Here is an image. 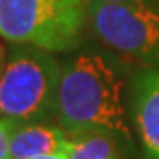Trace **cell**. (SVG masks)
Listing matches in <instances>:
<instances>
[{"mask_svg":"<svg viewBox=\"0 0 159 159\" xmlns=\"http://www.w3.org/2000/svg\"><path fill=\"white\" fill-rule=\"evenodd\" d=\"M122 90V73L104 53H74L60 67L55 120L67 134L94 131L108 134L117 143L131 145Z\"/></svg>","mask_w":159,"mask_h":159,"instance_id":"obj_1","label":"cell"},{"mask_svg":"<svg viewBox=\"0 0 159 159\" xmlns=\"http://www.w3.org/2000/svg\"><path fill=\"white\" fill-rule=\"evenodd\" d=\"M55 53L30 44H11L0 80V117L18 124L51 122L60 80Z\"/></svg>","mask_w":159,"mask_h":159,"instance_id":"obj_2","label":"cell"},{"mask_svg":"<svg viewBox=\"0 0 159 159\" xmlns=\"http://www.w3.org/2000/svg\"><path fill=\"white\" fill-rule=\"evenodd\" d=\"M87 0H0V37L51 53H67L81 43Z\"/></svg>","mask_w":159,"mask_h":159,"instance_id":"obj_3","label":"cell"},{"mask_svg":"<svg viewBox=\"0 0 159 159\" xmlns=\"http://www.w3.org/2000/svg\"><path fill=\"white\" fill-rule=\"evenodd\" d=\"M87 23L111 51L142 67H159V9L154 4L87 0Z\"/></svg>","mask_w":159,"mask_h":159,"instance_id":"obj_4","label":"cell"},{"mask_svg":"<svg viewBox=\"0 0 159 159\" xmlns=\"http://www.w3.org/2000/svg\"><path fill=\"white\" fill-rule=\"evenodd\" d=\"M129 101L143 159H159V67H142L134 73Z\"/></svg>","mask_w":159,"mask_h":159,"instance_id":"obj_5","label":"cell"},{"mask_svg":"<svg viewBox=\"0 0 159 159\" xmlns=\"http://www.w3.org/2000/svg\"><path fill=\"white\" fill-rule=\"evenodd\" d=\"M67 133L55 122H32L12 125L11 159H30L51 152H62Z\"/></svg>","mask_w":159,"mask_h":159,"instance_id":"obj_6","label":"cell"},{"mask_svg":"<svg viewBox=\"0 0 159 159\" xmlns=\"http://www.w3.org/2000/svg\"><path fill=\"white\" fill-rule=\"evenodd\" d=\"M66 154L69 159H122L113 138L94 131L67 134Z\"/></svg>","mask_w":159,"mask_h":159,"instance_id":"obj_7","label":"cell"},{"mask_svg":"<svg viewBox=\"0 0 159 159\" xmlns=\"http://www.w3.org/2000/svg\"><path fill=\"white\" fill-rule=\"evenodd\" d=\"M11 131L12 124L0 117V159H11Z\"/></svg>","mask_w":159,"mask_h":159,"instance_id":"obj_8","label":"cell"},{"mask_svg":"<svg viewBox=\"0 0 159 159\" xmlns=\"http://www.w3.org/2000/svg\"><path fill=\"white\" fill-rule=\"evenodd\" d=\"M7 58H9V50L6 48V44H4V43H0V80H2L4 71H6Z\"/></svg>","mask_w":159,"mask_h":159,"instance_id":"obj_9","label":"cell"},{"mask_svg":"<svg viewBox=\"0 0 159 159\" xmlns=\"http://www.w3.org/2000/svg\"><path fill=\"white\" fill-rule=\"evenodd\" d=\"M30 159H69L66 150L62 152H51V154H43V156H35V157H30Z\"/></svg>","mask_w":159,"mask_h":159,"instance_id":"obj_10","label":"cell"},{"mask_svg":"<svg viewBox=\"0 0 159 159\" xmlns=\"http://www.w3.org/2000/svg\"><path fill=\"white\" fill-rule=\"evenodd\" d=\"M99 2H110V4H152L154 0H99Z\"/></svg>","mask_w":159,"mask_h":159,"instance_id":"obj_11","label":"cell"}]
</instances>
